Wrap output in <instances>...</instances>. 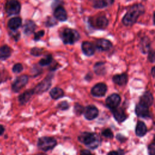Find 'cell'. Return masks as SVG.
I'll return each instance as SVG.
<instances>
[{"mask_svg":"<svg viewBox=\"0 0 155 155\" xmlns=\"http://www.w3.org/2000/svg\"><path fill=\"white\" fill-rule=\"evenodd\" d=\"M145 7L141 4H134L127 11L122 19V23L126 26L133 25L138 18L145 13Z\"/></svg>","mask_w":155,"mask_h":155,"instance_id":"obj_1","label":"cell"},{"mask_svg":"<svg viewBox=\"0 0 155 155\" xmlns=\"http://www.w3.org/2000/svg\"><path fill=\"white\" fill-rule=\"evenodd\" d=\"M78 139L86 146L93 149L97 148L100 142L99 137L96 134L89 132L81 133L78 137Z\"/></svg>","mask_w":155,"mask_h":155,"instance_id":"obj_2","label":"cell"},{"mask_svg":"<svg viewBox=\"0 0 155 155\" xmlns=\"http://www.w3.org/2000/svg\"><path fill=\"white\" fill-rule=\"evenodd\" d=\"M60 38L64 44H74L80 39L79 33L74 29L65 28L60 33Z\"/></svg>","mask_w":155,"mask_h":155,"instance_id":"obj_3","label":"cell"},{"mask_svg":"<svg viewBox=\"0 0 155 155\" xmlns=\"http://www.w3.org/2000/svg\"><path fill=\"white\" fill-rule=\"evenodd\" d=\"M57 144L55 139L51 137H42L38 139V147L43 151H48L53 149Z\"/></svg>","mask_w":155,"mask_h":155,"instance_id":"obj_4","label":"cell"},{"mask_svg":"<svg viewBox=\"0 0 155 155\" xmlns=\"http://www.w3.org/2000/svg\"><path fill=\"white\" fill-rule=\"evenodd\" d=\"M21 5L19 1L16 0H8L6 2L5 9L8 16L15 15L19 13Z\"/></svg>","mask_w":155,"mask_h":155,"instance_id":"obj_5","label":"cell"},{"mask_svg":"<svg viewBox=\"0 0 155 155\" xmlns=\"http://www.w3.org/2000/svg\"><path fill=\"white\" fill-rule=\"evenodd\" d=\"M52 76H47L41 82L38 84L33 89L34 93L41 94L48 90L51 85Z\"/></svg>","mask_w":155,"mask_h":155,"instance_id":"obj_6","label":"cell"},{"mask_svg":"<svg viewBox=\"0 0 155 155\" xmlns=\"http://www.w3.org/2000/svg\"><path fill=\"white\" fill-rule=\"evenodd\" d=\"M28 76L26 74L21 75L18 77L12 85V90L17 93L28 82Z\"/></svg>","mask_w":155,"mask_h":155,"instance_id":"obj_7","label":"cell"},{"mask_svg":"<svg viewBox=\"0 0 155 155\" xmlns=\"http://www.w3.org/2000/svg\"><path fill=\"white\" fill-rule=\"evenodd\" d=\"M120 101V96L118 94L113 93L107 97L105 100V104L107 107L112 110L118 107Z\"/></svg>","mask_w":155,"mask_h":155,"instance_id":"obj_8","label":"cell"},{"mask_svg":"<svg viewBox=\"0 0 155 155\" xmlns=\"http://www.w3.org/2000/svg\"><path fill=\"white\" fill-rule=\"evenodd\" d=\"M107 91V86L105 84L100 82L94 85L91 90V94L95 97H102L105 96Z\"/></svg>","mask_w":155,"mask_h":155,"instance_id":"obj_9","label":"cell"},{"mask_svg":"<svg viewBox=\"0 0 155 155\" xmlns=\"http://www.w3.org/2000/svg\"><path fill=\"white\" fill-rule=\"evenodd\" d=\"M84 115L85 119L91 120L97 117L99 114V110L94 105H88L84 108Z\"/></svg>","mask_w":155,"mask_h":155,"instance_id":"obj_10","label":"cell"},{"mask_svg":"<svg viewBox=\"0 0 155 155\" xmlns=\"http://www.w3.org/2000/svg\"><path fill=\"white\" fill-rule=\"evenodd\" d=\"M94 47L100 51H107L112 47V43L106 39H99L96 41Z\"/></svg>","mask_w":155,"mask_h":155,"instance_id":"obj_11","label":"cell"},{"mask_svg":"<svg viewBox=\"0 0 155 155\" xmlns=\"http://www.w3.org/2000/svg\"><path fill=\"white\" fill-rule=\"evenodd\" d=\"M135 113L139 117L143 118L150 117V113L149 111V107H146L140 103H138L135 108Z\"/></svg>","mask_w":155,"mask_h":155,"instance_id":"obj_12","label":"cell"},{"mask_svg":"<svg viewBox=\"0 0 155 155\" xmlns=\"http://www.w3.org/2000/svg\"><path fill=\"white\" fill-rule=\"evenodd\" d=\"M53 15L59 21H65L67 19V13L65 8L61 6H57L54 10Z\"/></svg>","mask_w":155,"mask_h":155,"instance_id":"obj_13","label":"cell"},{"mask_svg":"<svg viewBox=\"0 0 155 155\" xmlns=\"http://www.w3.org/2000/svg\"><path fill=\"white\" fill-rule=\"evenodd\" d=\"M81 48L84 54L87 56L93 55L96 50L94 45L88 41H84L81 44Z\"/></svg>","mask_w":155,"mask_h":155,"instance_id":"obj_14","label":"cell"},{"mask_svg":"<svg viewBox=\"0 0 155 155\" xmlns=\"http://www.w3.org/2000/svg\"><path fill=\"white\" fill-rule=\"evenodd\" d=\"M154 97L153 94L150 91H145L140 97L139 103L146 106L150 107L153 103Z\"/></svg>","mask_w":155,"mask_h":155,"instance_id":"obj_15","label":"cell"},{"mask_svg":"<svg viewBox=\"0 0 155 155\" xmlns=\"http://www.w3.org/2000/svg\"><path fill=\"white\" fill-rule=\"evenodd\" d=\"M112 113L114 119L119 122H124L127 117L124 110L122 108H116L112 110Z\"/></svg>","mask_w":155,"mask_h":155,"instance_id":"obj_16","label":"cell"},{"mask_svg":"<svg viewBox=\"0 0 155 155\" xmlns=\"http://www.w3.org/2000/svg\"><path fill=\"white\" fill-rule=\"evenodd\" d=\"M36 27V25L34 21L30 19L27 20L25 22V24L23 26L24 33L26 35H30L33 33H34Z\"/></svg>","mask_w":155,"mask_h":155,"instance_id":"obj_17","label":"cell"},{"mask_svg":"<svg viewBox=\"0 0 155 155\" xmlns=\"http://www.w3.org/2000/svg\"><path fill=\"white\" fill-rule=\"evenodd\" d=\"M35 93L33 89L27 90L19 96L18 101L21 104H25L30 99V98Z\"/></svg>","mask_w":155,"mask_h":155,"instance_id":"obj_18","label":"cell"},{"mask_svg":"<svg viewBox=\"0 0 155 155\" xmlns=\"http://www.w3.org/2000/svg\"><path fill=\"white\" fill-rule=\"evenodd\" d=\"M112 80L115 84L119 85H124L127 83L128 75L125 73L120 74H116L113 77Z\"/></svg>","mask_w":155,"mask_h":155,"instance_id":"obj_19","label":"cell"},{"mask_svg":"<svg viewBox=\"0 0 155 155\" xmlns=\"http://www.w3.org/2000/svg\"><path fill=\"white\" fill-rule=\"evenodd\" d=\"M22 24V19L19 17H14L11 18L7 23L8 27L12 30H16L21 27Z\"/></svg>","mask_w":155,"mask_h":155,"instance_id":"obj_20","label":"cell"},{"mask_svg":"<svg viewBox=\"0 0 155 155\" xmlns=\"http://www.w3.org/2000/svg\"><path fill=\"white\" fill-rule=\"evenodd\" d=\"M147 128L145 123L142 121H138L135 129L136 134L139 137H142L147 133Z\"/></svg>","mask_w":155,"mask_h":155,"instance_id":"obj_21","label":"cell"},{"mask_svg":"<svg viewBox=\"0 0 155 155\" xmlns=\"http://www.w3.org/2000/svg\"><path fill=\"white\" fill-rule=\"evenodd\" d=\"M151 46V41L148 37H143L142 38L140 43V51L143 53H146L149 52Z\"/></svg>","mask_w":155,"mask_h":155,"instance_id":"obj_22","label":"cell"},{"mask_svg":"<svg viewBox=\"0 0 155 155\" xmlns=\"http://www.w3.org/2000/svg\"><path fill=\"white\" fill-rule=\"evenodd\" d=\"M108 24V20L105 16H99L95 20V25L99 29H105Z\"/></svg>","mask_w":155,"mask_h":155,"instance_id":"obj_23","label":"cell"},{"mask_svg":"<svg viewBox=\"0 0 155 155\" xmlns=\"http://www.w3.org/2000/svg\"><path fill=\"white\" fill-rule=\"evenodd\" d=\"M12 53L11 48L7 45H4L0 47V59L5 60L8 58Z\"/></svg>","mask_w":155,"mask_h":155,"instance_id":"obj_24","label":"cell"},{"mask_svg":"<svg viewBox=\"0 0 155 155\" xmlns=\"http://www.w3.org/2000/svg\"><path fill=\"white\" fill-rule=\"evenodd\" d=\"M50 95L53 99H58L64 96V92L62 89L59 87H54L50 91Z\"/></svg>","mask_w":155,"mask_h":155,"instance_id":"obj_25","label":"cell"},{"mask_svg":"<svg viewBox=\"0 0 155 155\" xmlns=\"http://www.w3.org/2000/svg\"><path fill=\"white\" fill-rule=\"evenodd\" d=\"M114 1H105V0H96L93 1V6L96 8H102L111 5Z\"/></svg>","mask_w":155,"mask_h":155,"instance_id":"obj_26","label":"cell"},{"mask_svg":"<svg viewBox=\"0 0 155 155\" xmlns=\"http://www.w3.org/2000/svg\"><path fill=\"white\" fill-rule=\"evenodd\" d=\"M94 71L97 75H103L105 73L106 69L105 64L102 62H96L94 65Z\"/></svg>","mask_w":155,"mask_h":155,"instance_id":"obj_27","label":"cell"},{"mask_svg":"<svg viewBox=\"0 0 155 155\" xmlns=\"http://www.w3.org/2000/svg\"><path fill=\"white\" fill-rule=\"evenodd\" d=\"M52 61H53L52 55L47 54L39 61V64L41 66H46V65H48L50 64H51Z\"/></svg>","mask_w":155,"mask_h":155,"instance_id":"obj_28","label":"cell"},{"mask_svg":"<svg viewBox=\"0 0 155 155\" xmlns=\"http://www.w3.org/2000/svg\"><path fill=\"white\" fill-rule=\"evenodd\" d=\"M44 52V49L38 47H33L30 50V54L35 56H41Z\"/></svg>","mask_w":155,"mask_h":155,"instance_id":"obj_29","label":"cell"},{"mask_svg":"<svg viewBox=\"0 0 155 155\" xmlns=\"http://www.w3.org/2000/svg\"><path fill=\"white\" fill-rule=\"evenodd\" d=\"M23 70V66L21 63H17L15 64L12 68V71L13 73H19Z\"/></svg>","mask_w":155,"mask_h":155,"instance_id":"obj_30","label":"cell"},{"mask_svg":"<svg viewBox=\"0 0 155 155\" xmlns=\"http://www.w3.org/2000/svg\"><path fill=\"white\" fill-rule=\"evenodd\" d=\"M84 110V108L81 105L76 103L74 105V113L77 115H81L82 113H83Z\"/></svg>","mask_w":155,"mask_h":155,"instance_id":"obj_31","label":"cell"},{"mask_svg":"<svg viewBox=\"0 0 155 155\" xmlns=\"http://www.w3.org/2000/svg\"><path fill=\"white\" fill-rule=\"evenodd\" d=\"M58 108L61 110H66L69 108V104L67 101H62L58 104Z\"/></svg>","mask_w":155,"mask_h":155,"instance_id":"obj_32","label":"cell"},{"mask_svg":"<svg viewBox=\"0 0 155 155\" xmlns=\"http://www.w3.org/2000/svg\"><path fill=\"white\" fill-rule=\"evenodd\" d=\"M102 134L104 137H107V138H112L113 137V134L112 131L110 129H108V128L105 129L104 131H102Z\"/></svg>","mask_w":155,"mask_h":155,"instance_id":"obj_33","label":"cell"},{"mask_svg":"<svg viewBox=\"0 0 155 155\" xmlns=\"http://www.w3.org/2000/svg\"><path fill=\"white\" fill-rule=\"evenodd\" d=\"M44 33H45V31H44V30H42L35 33V36H34V40L35 41L39 40L44 35Z\"/></svg>","mask_w":155,"mask_h":155,"instance_id":"obj_34","label":"cell"},{"mask_svg":"<svg viewBox=\"0 0 155 155\" xmlns=\"http://www.w3.org/2000/svg\"><path fill=\"white\" fill-rule=\"evenodd\" d=\"M148 150L149 155H154L155 154V144L154 142H153L148 146Z\"/></svg>","mask_w":155,"mask_h":155,"instance_id":"obj_35","label":"cell"},{"mask_svg":"<svg viewBox=\"0 0 155 155\" xmlns=\"http://www.w3.org/2000/svg\"><path fill=\"white\" fill-rule=\"evenodd\" d=\"M56 22L54 19H53L51 18H49V19H47L45 22V25L47 27H51V26L56 25Z\"/></svg>","mask_w":155,"mask_h":155,"instance_id":"obj_36","label":"cell"},{"mask_svg":"<svg viewBox=\"0 0 155 155\" xmlns=\"http://www.w3.org/2000/svg\"><path fill=\"white\" fill-rule=\"evenodd\" d=\"M154 52L153 50H150L148 52V59L149 61L151 63H153L154 62Z\"/></svg>","mask_w":155,"mask_h":155,"instance_id":"obj_37","label":"cell"},{"mask_svg":"<svg viewBox=\"0 0 155 155\" xmlns=\"http://www.w3.org/2000/svg\"><path fill=\"white\" fill-rule=\"evenodd\" d=\"M81 155H93L88 150H84L81 151Z\"/></svg>","mask_w":155,"mask_h":155,"instance_id":"obj_38","label":"cell"},{"mask_svg":"<svg viewBox=\"0 0 155 155\" xmlns=\"http://www.w3.org/2000/svg\"><path fill=\"white\" fill-rule=\"evenodd\" d=\"M4 130H5V129H4V126L0 124V136H1L4 133Z\"/></svg>","mask_w":155,"mask_h":155,"instance_id":"obj_39","label":"cell"},{"mask_svg":"<svg viewBox=\"0 0 155 155\" xmlns=\"http://www.w3.org/2000/svg\"><path fill=\"white\" fill-rule=\"evenodd\" d=\"M107 155H119L117 152L115 151H110V153H108V154Z\"/></svg>","mask_w":155,"mask_h":155,"instance_id":"obj_40","label":"cell"},{"mask_svg":"<svg viewBox=\"0 0 155 155\" xmlns=\"http://www.w3.org/2000/svg\"><path fill=\"white\" fill-rule=\"evenodd\" d=\"M151 74L153 75V77H154V67H153L151 69Z\"/></svg>","mask_w":155,"mask_h":155,"instance_id":"obj_41","label":"cell"},{"mask_svg":"<svg viewBox=\"0 0 155 155\" xmlns=\"http://www.w3.org/2000/svg\"><path fill=\"white\" fill-rule=\"evenodd\" d=\"M36 155H46L45 154H36Z\"/></svg>","mask_w":155,"mask_h":155,"instance_id":"obj_42","label":"cell"}]
</instances>
